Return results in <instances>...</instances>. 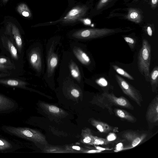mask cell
<instances>
[{
    "mask_svg": "<svg viewBox=\"0 0 158 158\" xmlns=\"http://www.w3.org/2000/svg\"><path fill=\"white\" fill-rule=\"evenodd\" d=\"M115 77L123 92L141 106L143 100L139 91L118 75L115 74Z\"/></svg>",
    "mask_w": 158,
    "mask_h": 158,
    "instance_id": "obj_5",
    "label": "cell"
},
{
    "mask_svg": "<svg viewBox=\"0 0 158 158\" xmlns=\"http://www.w3.org/2000/svg\"><path fill=\"white\" fill-rule=\"evenodd\" d=\"M91 124L94 127L100 132L103 133H107L110 132H116L117 128L109 125L107 124L94 119L90 120Z\"/></svg>",
    "mask_w": 158,
    "mask_h": 158,
    "instance_id": "obj_15",
    "label": "cell"
},
{
    "mask_svg": "<svg viewBox=\"0 0 158 158\" xmlns=\"http://www.w3.org/2000/svg\"><path fill=\"white\" fill-rule=\"evenodd\" d=\"M73 52L77 58L83 64L87 65L90 63L91 60L89 57L80 48L78 47L74 48Z\"/></svg>",
    "mask_w": 158,
    "mask_h": 158,
    "instance_id": "obj_18",
    "label": "cell"
},
{
    "mask_svg": "<svg viewBox=\"0 0 158 158\" xmlns=\"http://www.w3.org/2000/svg\"><path fill=\"white\" fill-rule=\"evenodd\" d=\"M40 106L47 112L53 115L60 116L64 113L62 110L54 105L42 103H40Z\"/></svg>",
    "mask_w": 158,
    "mask_h": 158,
    "instance_id": "obj_17",
    "label": "cell"
},
{
    "mask_svg": "<svg viewBox=\"0 0 158 158\" xmlns=\"http://www.w3.org/2000/svg\"><path fill=\"white\" fill-rule=\"evenodd\" d=\"M47 60L48 73V76L51 75L57 66L58 58L57 55L53 52H51L48 55Z\"/></svg>",
    "mask_w": 158,
    "mask_h": 158,
    "instance_id": "obj_16",
    "label": "cell"
},
{
    "mask_svg": "<svg viewBox=\"0 0 158 158\" xmlns=\"http://www.w3.org/2000/svg\"><path fill=\"white\" fill-rule=\"evenodd\" d=\"M116 138V135L114 133H110L107 137L106 139L109 141H114Z\"/></svg>",
    "mask_w": 158,
    "mask_h": 158,
    "instance_id": "obj_34",
    "label": "cell"
},
{
    "mask_svg": "<svg viewBox=\"0 0 158 158\" xmlns=\"http://www.w3.org/2000/svg\"><path fill=\"white\" fill-rule=\"evenodd\" d=\"M27 56L31 66L35 70L39 72L41 70V56L38 48H33L28 51Z\"/></svg>",
    "mask_w": 158,
    "mask_h": 158,
    "instance_id": "obj_11",
    "label": "cell"
},
{
    "mask_svg": "<svg viewBox=\"0 0 158 158\" xmlns=\"http://www.w3.org/2000/svg\"><path fill=\"white\" fill-rule=\"evenodd\" d=\"M22 14L25 17H28L30 15L29 12L27 11H23L22 13Z\"/></svg>",
    "mask_w": 158,
    "mask_h": 158,
    "instance_id": "obj_41",
    "label": "cell"
},
{
    "mask_svg": "<svg viewBox=\"0 0 158 158\" xmlns=\"http://www.w3.org/2000/svg\"><path fill=\"white\" fill-rule=\"evenodd\" d=\"M20 148L17 144L0 134V152H12Z\"/></svg>",
    "mask_w": 158,
    "mask_h": 158,
    "instance_id": "obj_14",
    "label": "cell"
},
{
    "mask_svg": "<svg viewBox=\"0 0 158 158\" xmlns=\"http://www.w3.org/2000/svg\"><path fill=\"white\" fill-rule=\"evenodd\" d=\"M124 39L126 42L127 43L130 48L133 49L134 48L136 41L133 38L125 36Z\"/></svg>",
    "mask_w": 158,
    "mask_h": 158,
    "instance_id": "obj_31",
    "label": "cell"
},
{
    "mask_svg": "<svg viewBox=\"0 0 158 158\" xmlns=\"http://www.w3.org/2000/svg\"><path fill=\"white\" fill-rule=\"evenodd\" d=\"M97 100V104L98 105L107 109L110 114H112L113 113L112 106L106 101L102 95L98 96Z\"/></svg>",
    "mask_w": 158,
    "mask_h": 158,
    "instance_id": "obj_24",
    "label": "cell"
},
{
    "mask_svg": "<svg viewBox=\"0 0 158 158\" xmlns=\"http://www.w3.org/2000/svg\"><path fill=\"white\" fill-rule=\"evenodd\" d=\"M112 0H99L96 6V9L97 10H101L110 2Z\"/></svg>",
    "mask_w": 158,
    "mask_h": 158,
    "instance_id": "obj_30",
    "label": "cell"
},
{
    "mask_svg": "<svg viewBox=\"0 0 158 158\" xmlns=\"http://www.w3.org/2000/svg\"><path fill=\"white\" fill-rule=\"evenodd\" d=\"M146 117L151 123H156L158 121V98L157 95L149 105L146 112Z\"/></svg>",
    "mask_w": 158,
    "mask_h": 158,
    "instance_id": "obj_12",
    "label": "cell"
},
{
    "mask_svg": "<svg viewBox=\"0 0 158 158\" xmlns=\"http://www.w3.org/2000/svg\"><path fill=\"white\" fill-rule=\"evenodd\" d=\"M123 146L122 143H118L117 145L115 150L114 151L115 152H118L123 150Z\"/></svg>",
    "mask_w": 158,
    "mask_h": 158,
    "instance_id": "obj_37",
    "label": "cell"
},
{
    "mask_svg": "<svg viewBox=\"0 0 158 158\" xmlns=\"http://www.w3.org/2000/svg\"><path fill=\"white\" fill-rule=\"evenodd\" d=\"M29 84L23 78L19 77H9L0 78V85L5 86L28 89L27 86Z\"/></svg>",
    "mask_w": 158,
    "mask_h": 158,
    "instance_id": "obj_8",
    "label": "cell"
},
{
    "mask_svg": "<svg viewBox=\"0 0 158 158\" xmlns=\"http://www.w3.org/2000/svg\"><path fill=\"white\" fill-rule=\"evenodd\" d=\"M112 67L115 71L119 74L126 77L129 80H134V79L132 76L122 69L115 65H112Z\"/></svg>",
    "mask_w": 158,
    "mask_h": 158,
    "instance_id": "obj_27",
    "label": "cell"
},
{
    "mask_svg": "<svg viewBox=\"0 0 158 158\" xmlns=\"http://www.w3.org/2000/svg\"><path fill=\"white\" fill-rule=\"evenodd\" d=\"M102 151L101 150H98V149H91V150H86L85 149V151H84L83 153H99L102 152Z\"/></svg>",
    "mask_w": 158,
    "mask_h": 158,
    "instance_id": "obj_35",
    "label": "cell"
},
{
    "mask_svg": "<svg viewBox=\"0 0 158 158\" xmlns=\"http://www.w3.org/2000/svg\"><path fill=\"white\" fill-rule=\"evenodd\" d=\"M66 149L72 152H75L74 151H75V152H77L76 151L79 152L78 151H79L80 152H83L85 150L83 148L77 146H68L66 147Z\"/></svg>",
    "mask_w": 158,
    "mask_h": 158,
    "instance_id": "obj_29",
    "label": "cell"
},
{
    "mask_svg": "<svg viewBox=\"0 0 158 158\" xmlns=\"http://www.w3.org/2000/svg\"><path fill=\"white\" fill-rule=\"evenodd\" d=\"M69 68L72 77L80 82L81 80V76L77 65L73 61H71L69 64Z\"/></svg>",
    "mask_w": 158,
    "mask_h": 158,
    "instance_id": "obj_22",
    "label": "cell"
},
{
    "mask_svg": "<svg viewBox=\"0 0 158 158\" xmlns=\"http://www.w3.org/2000/svg\"><path fill=\"white\" fill-rule=\"evenodd\" d=\"M1 129L5 132L12 136L28 140L36 143L47 144L45 137L42 134L31 128L3 125Z\"/></svg>",
    "mask_w": 158,
    "mask_h": 158,
    "instance_id": "obj_1",
    "label": "cell"
},
{
    "mask_svg": "<svg viewBox=\"0 0 158 158\" xmlns=\"http://www.w3.org/2000/svg\"><path fill=\"white\" fill-rule=\"evenodd\" d=\"M146 30L147 34L149 36H152V30L151 27L150 26H148Z\"/></svg>",
    "mask_w": 158,
    "mask_h": 158,
    "instance_id": "obj_39",
    "label": "cell"
},
{
    "mask_svg": "<svg viewBox=\"0 0 158 158\" xmlns=\"http://www.w3.org/2000/svg\"><path fill=\"white\" fill-rule=\"evenodd\" d=\"M0 72L11 74L15 77H19L23 75L18 71L10 67L0 64Z\"/></svg>",
    "mask_w": 158,
    "mask_h": 158,
    "instance_id": "obj_25",
    "label": "cell"
},
{
    "mask_svg": "<svg viewBox=\"0 0 158 158\" xmlns=\"http://www.w3.org/2000/svg\"><path fill=\"white\" fill-rule=\"evenodd\" d=\"M139 0H134V2H136L138 1ZM145 0V1H147V0Z\"/></svg>",
    "mask_w": 158,
    "mask_h": 158,
    "instance_id": "obj_42",
    "label": "cell"
},
{
    "mask_svg": "<svg viewBox=\"0 0 158 158\" xmlns=\"http://www.w3.org/2000/svg\"><path fill=\"white\" fill-rule=\"evenodd\" d=\"M18 107V104L14 100L0 93V114L11 113Z\"/></svg>",
    "mask_w": 158,
    "mask_h": 158,
    "instance_id": "obj_10",
    "label": "cell"
},
{
    "mask_svg": "<svg viewBox=\"0 0 158 158\" xmlns=\"http://www.w3.org/2000/svg\"><path fill=\"white\" fill-rule=\"evenodd\" d=\"M95 147L97 149L103 151L104 150H111L112 149V148H103L99 146H95Z\"/></svg>",
    "mask_w": 158,
    "mask_h": 158,
    "instance_id": "obj_40",
    "label": "cell"
},
{
    "mask_svg": "<svg viewBox=\"0 0 158 158\" xmlns=\"http://www.w3.org/2000/svg\"><path fill=\"white\" fill-rule=\"evenodd\" d=\"M158 0H149L151 8L153 10L155 9L158 6Z\"/></svg>",
    "mask_w": 158,
    "mask_h": 158,
    "instance_id": "obj_32",
    "label": "cell"
},
{
    "mask_svg": "<svg viewBox=\"0 0 158 158\" xmlns=\"http://www.w3.org/2000/svg\"><path fill=\"white\" fill-rule=\"evenodd\" d=\"M71 94L75 98L78 97L80 95L79 91L77 89H73L71 91Z\"/></svg>",
    "mask_w": 158,
    "mask_h": 158,
    "instance_id": "obj_33",
    "label": "cell"
},
{
    "mask_svg": "<svg viewBox=\"0 0 158 158\" xmlns=\"http://www.w3.org/2000/svg\"><path fill=\"white\" fill-rule=\"evenodd\" d=\"M151 47L148 41L144 39L138 56L137 64L139 71L146 80L149 81Z\"/></svg>",
    "mask_w": 158,
    "mask_h": 158,
    "instance_id": "obj_3",
    "label": "cell"
},
{
    "mask_svg": "<svg viewBox=\"0 0 158 158\" xmlns=\"http://www.w3.org/2000/svg\"><path fill=\"white\" fill-rule=\"evenodd\" d=\"M147 136L145 134H139L132 131L126 132L123 134V138L129 144L123 148V150L131 149L137 146Z\"/></svg>",
    "mask_w": 158,
    "mask_h": 158,
    "instance_id": "obj_9",
    "label": "cell"
},
{
    "mask_svg": "<svg viewBox=\"0 0 158 158\" xmlns=\"http://www.w3.org/2000/svg\"><path fill=\"white\" fill-rule=\"evenodd\" d=\"M158 67L156 66L151 73H150L149 79L153 92H154L158 86Z\"/></svg>",
    "mask_w": 158,
    "mask_h": 158,
    "instance_id": "obj_21",
    "label": "cell"
},
{
    "mask_svg": "<svg viewBox=\"0 0 158 158\" xmlns=\"http://www.w3.org/2000/svg\"><path fill=\"white\" fill-rule=\"evenodd\" d=\"M0 49L3 54L12 60L17 69L23 74V58L19 55L15 46L5 35L0 36Z\"/></svg>",
    "mask_w": 158,
    "mask_h": 158,
    "instance_id": "obj_2",
    "label": "cell"
},
{
    "mask_svg": "<svg viewBox=\"0 0 158 158\" xmlns=\"http://www.w3.org/2000/svg\"><path fill=\"white\" fill-rule=\"evenodd\" d=\"M109 143L110 141H108L106 139L94 136L93 144L97 145L106 144Z\"/></svg>",
    "mask_w": 158,
    "mask_h": 158,
    "instance_id": "obj_28",
    "label": "cell"
},
{
    "mask_svg": "<svg viewBox=\"0 0 158 158\" xmlns=\"http://www.w3.org/2000/svg\"><path fill=\"white\" fill-rule=\"evenodd\" d=\"M127 31L119 28L85 29L75 32L73 33L72 36L78 39H91L102 38Z\"/></svg>",
    "mask_w": 158,
    "mask_h": 158,
    "instance_id": "obj_4",
    "label": "cell"
},
{
    "mask_svg": "<svg viewBox=\"0 0 158 158\" xmlns=\"http://www.w3.org/2000/svg\"><path fill=\"white\" fill-rule=\"evenodd\" d=\"M81 142L84 143L93 145L94 136L93 135L91 130L89 128L82 130L81 134Z\"/></svg>",
    "mask_w": 158,
    "mask_h": 158,
    "instance_id": "obj_20",
    "label": "cell"
},
{
    "mask_svg": "<svg viewBox=\"0 0 158 158\" xmlns=\"http://www.w3.org/2000/svg\"><path fill=\"white\" fill-rule=\"evenodd\" d=\"M114 112L116 115L121 119L132 123L136 121V118L125 110L117 109L114 110Z\"/></svg>",
    "mask_w": 158,
    "mask_h": 158,
    "instance_id": "obj_19",
    "label": "cell"
},
{
    "mask_svg": "<svg viewBox=\"0 0 158 158\" xmlns=\"http://www.w3.org/2000/svg\"><path fill=\"white\" fill-rule=\"evenodd\" d=\"M102 95L111 106L114 105L131 110L134 109L129 101L123 97H117L113 93L107 92H104Z\"/></svg>",
    "mask_w": 158,
    "mask_h": 158,
    "instance_id": "obj_7",
    "label": "cell"
},
{
    "mask_svg": "<svg viewBox=\"0 0 158 158\" xmlns=\"http://www.w3.org/2000/svg\"><path fill=\"white\" fill-rule=\"evenodd\" d=\"M88 7L85 5L77 6L73 8L63 17L58 20L65 24L78 21L86 15Z\"/></svg>",
    "mask_w": 158,
    "mask_h": 158,
    "instance_id": "obj_6",
    "label": "cell"
},
{
    "mask_svg": "<svg viewBox=\"0 0 158 158\" xmlns=\"http://www.w3.org/2000/svg\"><path fill=\"white\" fill-rule=\"evenodd\" d=\"M127 11V13L124 16L125 19L136 24L140 23L143 21V12L139 8L130 7Z\"/></svg>",
    "mask_w": 158,
    "mask_h": 158,
    "instance_id": "obj_13",
    "label": "cell"
},
{
    "mask_svg": "<svg viewBox=\"0 0 158 158\" xmlns=\"http://www.w3.org/2000/svg\"><path fill=\"white\" fill-rule=\"evenodd\" d=\"M44 151L46 152L49 153H69L72 152L66 150H64L56 147L52 146H47L44 149Z\"/></svg>",
    "mask_w": 158,
    "mask_h": 158,
    "instance_id": "obj_26",
    "label": "cell"
},
{
    "mask_svg": "<svg viewBox=\"0 0 158 158\" xmlns=\"http://www.w3.org/2000/svg\"><path fill=\"white\" fill-rule=\"evenodd\" d=\"M9 77L15 76L11 74L0 72V78L3 77Z\"/></svg>",
    "mask_w": 158,
    "mask_h": 158,
    "instance_id": "obj_38",
    "label": "cell"
},
{
    "mask_svg": "<svg viewBox=\"0 0 158 158\" xmlns=\"http://www.w3.org/2000/svg\"><path fill=\"white\" fill-rule=\"evenodd\" d=\"M0 64L10 67L21 73L17 69L15 64L12 60L4 54H0Z\"/></svg>",
    "mask_w": 158,
    "mask_h": 158,
    "instance_id": "obj_23",
    "label": "cell"
},
{
    "mask_svg": "<svg viewBox=\"0 0 158 158\" xmlns=\"http://www.w3.org/2000/svg\"><path fill=\"white\" fill-rule=\"evenodd\" d=\"M97 82L98 84L102 86H105L107 84V81L104 78H101L99 79Z\"/></svg>",
    "mask_w": 158,
    "mask_h": 158,
    "instance_id": "obj_36",
    "label": "cell"
}]
</instances>
